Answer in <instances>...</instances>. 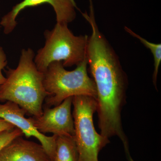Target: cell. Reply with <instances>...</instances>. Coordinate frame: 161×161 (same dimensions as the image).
Masks as SVG:
<instances>
[{
	"mask_svg": "<svg viewBox=\"0 0 161 161\" xmlns=\"http://www.w3.org/2000/svg\"><path fill=\"white\" fill-rule=\"evenodd\" d=\"M73 97H69L53 108L45 107L40 116L29 117L31 122L40 133H51L56 136H74V118L71 108Z\"/></svg>",
	"mask_w": 161,
	"mask_h": 161,
	"instance_id": "cell-6",
	"label": "cell"
},
{
	"mask_svg": "<svg viewBox=\"0 0 161 161\" xmlns=\"http://www.w3.org/2000/svg\"><path fill=\"white\" fill-rule=\"evenodd\" d=\"M26 114L25 110L14 103L7 101L4 104L0 103V118L19 129L27 138L33 136L37 139L53 161L57 136H47L40 133L34 126L29 118L25 117Z\"/></svg>",
	"mask_w": 161,
	"mask_h": 161,
	"instance_id": "cell-7",
	"label": "cell"
},
{
	"mask_svg": "<svg viewBox=\"0 0 161 161\" xmlns=\"http://www.w3.org/2000/svg\"><path fill=\"white\" fill-rule=\"evenodd\" d=\"M73 116L75 142L78 147V161H98V153L110 142L95 130L93 115L97 109V102L87 95L73 97Z\"/></svg>",
	"mask_w": 161,
	"mask_h": 161,
	"instance_id": "cell-5",
	"label": "cell"
},
{
	"mask_svg": "<svg viewBox=\"0 0 161 161\" xmlns=\"http://www.w3.org/2000/svg\"><path fill=\"white\" fill-rule=\"evenodd\" d=\"M45 45L39 50L34 62L38 69L44 73L50 64L62 62L64 67L78 65L86 58L89 36H75L68 24L57 23L51 31L44 32Z\"/></svg>",
	"mask_w": 161,
	"mask_h": 161,
	"instance_id": "cell-4",
	"label": "cell"
},
{
	"mask_svg": "<svg viewBox=\"0 0 161 161\" xmlns=\"http://www.w3.org/2000/svg\"><path fill=\"white\" fill-rule=\"evenodd\" d=\"M7 58L6 53L3 47H0V86L3 84L6 80V77H5L2 73V70L7 65Z\"/></svg>",
	"mask_w": 161,
	"mask_h": 161,
	"instance_id": "cell-13",
	"label": "cell"
},
{
	"mask_svg": "<svg viewBox=\"0 0 161 161\" xmlns=\"http://www.w3.org/2000/svg\"><path fill=\"white\" fill-rule=\"evenodd\" d=\"M130 161H133V159H131V160H130Z\"/></svg>",
	"mask_w": 161,
	"mask_h": 161,
	"instance_id": "cell-16",
	"label": "cell"
},
{
	"mask_svg": "<svg viewBox=\"0 0 161 161\" xmlns=\"http://www.w3.org/2000/svg\"><path fill=\"white\" fill-rule=\"evenodd\" d=\"M92 33L89 37L86 59L97 90V109L100 134L109 139L118 136L129 152V142L123 129L121 111L125 104L128 78L118 56L101 32L95 20V12L84 13Z\"/></svg>",
	"mask_w": 161,
	"mask_h": 161,
	"instance_id": "cell-1",
	"label": "cell"
},
{
	"mask_svg": "<svg viewBox=\"0 0 161 161\" xmlns=\"http://www.w3.org/2000/svg\"><path fill=\"white\" fill-rule=\"evenodd\" d=\"M125 30L128 33L130 34L132 36L138 39L141 43L143 44L147 48L150 49V51L153 55L154 58V69L153 75V83L156 87L157 86V80L158 75L159 68L161 62V44L151 43L144 38L141 37L139 35L137 34L132 31V30L125 26Z\"/></svg>",
	"mask_w": 161,
	"mask_h": 161,
	"instance_id": "cell-11",
	"label": "cell"
},
{
	"mask_svg": "<svg viewBox=\"0 0 161 161\" xmlns=\"http://www.w3.org/2000/svg\"><path fill=\"white\" fill-rule=\"evenodd\" d=\"M53 161H78V147L74 136H57Z\"/></svg>",
	"mask_w": 161,
	"mask_h": 161,
	"instance_id": "cell-10",
	"label": "cell"
},
{
	"mask_svg": "<svg viewBox=\"0 0 161 161\" xmlns=\"http://www.w3.org/2000/svg\"><path fill=\"white\" fill-rule=\"evenodd\" d=\"M44 3H48L53 6L56 13L57 23L68 24L76 18V8L70 0H23L2 18L0 25L3 27L4 33L9 34L13 31L17 25L16 19L22 10Z\"/></svg>",
	"mask_w": 161,
	"mask_h": 161,
	"instance_id": "cell-8",
	"label": "cell"
},
{
	"mask_svg": "<svg viewBox=\"0 0 161 161\" xmlns=\"http://www.w3.org/2000/svg\"><path fill=\"white\" fill-rule=\"evenodd\" d=\"M22 136L14 139L0 151V161H52L41 144Z\"/></svg>",
	"mask_w": 161,
	"mask_h": 161,
	"instance_id": "cell-9",
	"label": "cell"
},
{
	"mask_svg": "<svg viewBox=\"0 0 161 161\" xmlns=\"http://www.w3.org/2000/svg\"><path fill=\"white\" fill-rule=\"evenodd\" d=\"M87 65L86 58L73 71L65 69L60 61L50 64L43 73V86L49 94L45 99L46 107L57 106L67 98L78 95L96 99V86L88 75Z\"/></svg>",
	"mask_w": 161,
	"mask_h": 161,
	"instance_id": "cell-3",
	"label": "cell"
},
{
	"mask_svg": "<svg viewBox=\"0 0 161 161\" xmlns=\"http://www.w3.org/2000/svg\"><path fill=\"white\" fill-rule=\"evenodd\" d=\"M35 57L33 50L23 49L17 67L6 71V81L0 86V101L14 103L27 115L38 117L42 115L43 102L49 94L43 86V73L36 66Z\"/></svg>",
	"mask_w": 161,
	"mask_h": 161,
	"instance_id": "cell-2",
	"label": "cell"
},
{
	"mask_svg": "<svg viewBox=\"0 0 161 161\" xmlns=\"http://www.w3.org/2000/svg\"><path fill=\"white\" fill-rule=\"evenodd\" d=\"M71 1L72 3H73V4H74V6H75V8L78 9V7H77V5H76V3H75V0H70Z\"/></svg>",
	"mask_w": 161,
	"mask_h": 161,
	"instance_id": "cell-15",
	"label": "cell"
},
{
	"mask_svg": "<svg viewBox=\"0 0 161 161\" xmlns=\"http://www.w3.org/2000/svg\"><path fill=\"white\" fill-rule=\"evenodd\" d=\"M23 135L22 131L16 127L12 130L0 132V151L14 139Z\"/></svg>",
	"mask_w": 161,
	"mask_h": 161,
	"instance_id": "cell-12",
	"label": "cell"
},
{
	"mask_svg": "<svg viewBox=\"0 0 161 161\" xmlns=\"http://www.w3.org/2000/svg\"><path fill=\"white\" fill-rule=\"evenodd\" d=\"M15 127L11 124L4 120L3 119L0 118V132L3 131L12 130Z\"/></svg>",
	"mask_w": 161,
	"mask_h": 161,
	"instance_id": "cell-14",
	"label": "cell"
}]
</instances>
